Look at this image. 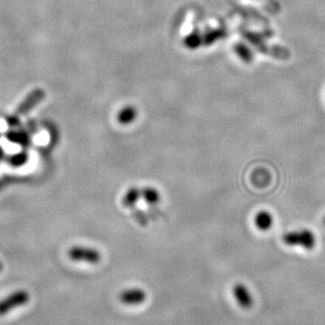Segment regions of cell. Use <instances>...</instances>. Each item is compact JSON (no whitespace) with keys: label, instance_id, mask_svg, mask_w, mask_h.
<instances>
[{"label":"cell","instance_id":"6da1fadb","mask_svg":"<svg viewBox=\"0 0 325 325\" xmlns=\"http://www.w3.org/2000/svg\"><path fill=\"white\" fill-rule=\"evenodd\" d=\"M283 242L288 246H301L306 250L314 249L316 246V237L308 229L291 231L283 236Z\"/></svg>","mask_w":325,"mask_h":325},{"label":"cell","instance_id":"7a4b0ae2","mask_svg":"<svg viewBox=\"0 0 325 325\" xmlns=\"http://www.w3.org/2000/svg\"><path fill=\"white\" fill-rule=\"evenodd\" d=\"M69 258L74 262H85L91 265L99 264L102 260L101 252L91 247H83V246H74L68 251Z\"/></svg>","mask_w":325,"mask_h":325},{"label":"cell","instance_id":"3957f363","mask_svg":"<svg viewBox=\"0 0 325 325\" xmlns=\"http://www.w3.org/2000/svg\"><path fill=\"white\" fill-rule=\"evenodd\" d=\"M30 296L27 292L20 291L10 295L8 298L0 301V316L7 315L10 310H13L29 302Z\"/></svg>","mask_w":325,"mask_h":325},{"label":"cell","instance_id":"277c9868","mask_svg":"<svg viewBox=\"0 0 325 325\" xmlns=\"http://www.w3.org/2000/svg\"><path fill=\"white\" fill-rule=\"evenodd\" d=\"M146 298H147L146 293L143 290H141V288H136V287L129 288V290L124 291L119 295L120 302L129 306L140 305L145 302Z\"/></svg>","mask_w":325,"mask_h":325},{"label":"cell","instance_id":"5b68a950","mask_svg":"<svg viewBox=\"0 0 325 325\" xmlns=\"http://www.w3.org/2000/svg\"><path fill=\"white\" fill-rule=\"evenodd\" d=\"M234 297L238 304L244 308V309H249L254 305V299H252V296L249 292L248 288L242 284V283H238L234 286Z\"/></svg>","mask_w":325,"mask_h":325},{"label":"cell","instance_id":"8992f818","mask_svg":"<svg viewBox=\"0 0 325 325\" xmlns=\"http://www.w3.org/2000/svg\"><path fill=\"white\" fill-rule=\"evenodd\" d=\"M137 117V111L134 107L132 106H126L123 109H120L116 115L117 122L120 125H130L134 122Z\"/></svg>","mask_w":325,"mask_h":325},{"label":"cell","instance_id":"52a82bcc","mask_svg":"<svg viewBox=\"0 0 325 325\" xmlns=\"http://www.w3.org/2000/svg\"><path fill=\"white\" fill-rule=\"evenodd\" d=\"M273 224L272 215L268 211H260L255 216V225L261 231H267Z\"/></svg>","mask_w":325,"mask_h":325},{"label":"cell","instance_id":"ba28073f","mask_svg":"<svg viewBox=\"0 0 325 325\" xmlns=\"http://www.w3.org/2000/svg\"><path fill=\"white\" fill-rule=\"evenodd\" d=\"M142 198V190L137 189L136 187L130 188L123 198V204L125 207L132 208L136 205L138 200Z\"/></svg>","mask_w":325,"mask_h":325},{"label":"cell","instance_id":"9c48e42d","mask_svg":"<svg viewBox=\"0 0 325 325\" xmlns=\"http://www.w3.org/2000/svg\"><path fill=\"white\" fill-rule=\"evenodd\" d=\"M44 98V93L41 90H36L33 93H31V95L27 99V101L25 102V104H22L20 107V111L23 113L26 112L27 110L31 109L32 107H34L36 104H38L42 99Z\"/></svg>","mask_w":325,"mask_h":325},{"label":"cell","instance_id":"30bf717a","mask_svg":"<svg viewBox=\"0 0 325 325\" xmlns=\"http://www.w3.org/2000/svg\"><path fill=\"white\" fill-rule=\"evenodd\" d=\"M142 198L145 200L150 205H155L158 204L161 200L160 192L158 189L152 188V187H146L145 189L142 190Z\"/></svg>","mask_w":325,"mask_h":325},{"label":"cell","instance_id":"8fae6325","mask_svg":"<svg viewBox=\"0 0 325 325\" xmlns=\"http://www.w3.org/2000/svg\"><path fill=\"white\" fill-rule=\"evenodd\" d=\"M236 53L245 63H250L252 60V53L244 44H238L236 47Z\"/></svg>","mask_w":325,"mask_h":325},{"label":"cell","instance_id":"7c38bea8","mask_svg":"<svg viewBox=\"0 0 325 325\" xmlns=\"http://www.w3.org/2000/svg\"><path fill=\"white\" fill-rule=\"evenodd\" d=\"M185 44L186 47L190 48V49H196V48H198L201 44V39L199 36L192 34L185 40Z\"/></svg>","mask_w":325,"mask_h":325},{"label":"cell","instance_id":"4fadbf2b","mask_svg":"<svg viewBox=\"0 0 325 325\" xmlns=\"http://www.w3.org/2000/svg\"><path fill=\"white\" fill-rule=\"evenodd\" d=\"M323 224H324V226H325V218H324V220H323Z\"/></svg>","mask_w":325,"mask_h":325}]
</instances>
